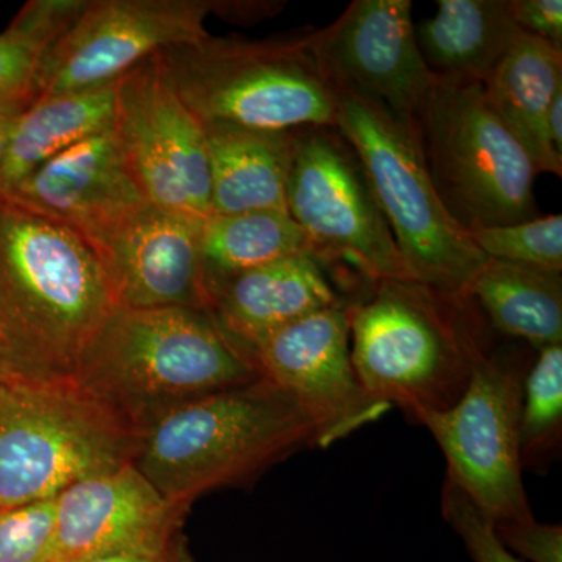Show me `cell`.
Listing matches in <instances>:
<instances>
[{
    "mask_svg": "<svg viewBox=\"0 0 562 562\" xmlns=\"http://www.w3.org/2000/svg\"><path fill=\"white\" fill-rule=\"evenodd\" d=\"M114 308L101 265L76 232L0 198V357L7 373L72 379Z\"/></svg>",
    "mask_w": 562,
    "mask_h": 562,
    "instance_id": "obj_1",
    "label": "cell"
},
{
    "mask_svg": "<svg viewBox=\"0 0 562 562\" xmlns=\"http://www.w3.org/2000/svg\"><path fill=\"white\" fill-rule=\"evenodd\" d=\"M347 312L361 386L413 420L452 408L494 350V330L471 295L420 281H379Z\"/></svg>",
    "mask_w": 562,
    "mask_h": 562,
    "instance_id": "obj_2",
    "label": "cell"
},
{
    "mask_svg": "<svg viewBox=\"0 0 562 562\" xmlns=\"http://www.w3.org/2000/svg\"><path fill=\"white\" fill-rule=\"evenodd\" d=\"M72 379L140 436L181 405L265 375L209 312L114 308Z\"/></svg>",
    "mask_w": 562,
    "mask_h": 562,
    "instance_id": "obj_3",
    "label": "cell"
},
{
    "mask_svg": "<svg viewBox=\"0 0 562 562\" xmlns=\"http://www.w3.org/2000/svg\"><path fill=\"white\" fill-rule=\"evenodd\" d=\"M306 447H322L319 425L261 379L166 414L140 432L133 462L165 501L184 508L203 492L246 482Z\"/></svg>",
    "mask_w": 562,
    "mask_h": 562,
    "instance_id": "obj_4",
    "label": "cell"
},
{
    "mask_svg": "<svg viewBox=\"0 0 562 562\" xmlns=\"http://www.w3.org/2000/svg\"><path fill=\"white\" fill-rule=\"evenodd\" d=\"M181 102L205 124L265 132L335 127V91L308 35L297 38H205L158 52Z\"/></svg>",
    "mask_w": 562,
    "mask_h": 562,
    "instance_id": "obj_5",
    "label": "cell"
},
{
    "mask_svg": "<svg viewBox=\"0 0 562 562\" xmlns=\"http://www.w3.org/2000/svg\"><path fill=\"white\" fill-rule=\"evenodd\" d=\"M139 435L74 379L0 382V509L50 501L133 461Z\"/></svg>",
    "mask_w": 562,
    "mask_h": 562,
    "instance_id": "obj_6",
    "label": "cell"
},
{
    "mask_svg": "<svg viewBox=\"0 0 562 562\" xmlns=\"http://www.w3.org/2000/svg\"><path fill=\"white\" fill-rule=\"evenodd\" d=\"M414 135L443 209L469 235L539 217L538 169L482 81L435 76Z\"/></svg>",
    "mask_w": 562,
    "mask_h": 562,
    "instance_id": "obj_7",
    "label": "cell"
},
{
    "mask_svg": "<svg viewBox=\"0 0 562 562\" xmlns=\"http://www.w3.org/2000/svg\"><path fill=\"white\" fill-rule=\"evenodd\" d=\"M333 91L335 127L357 151L413 279L465 294L487 258L443 209L416 135L382 103Z\"/></svg>",
    "mask_w": 562,
    "mask_h": 562,
    "instance_id": "obj_8",
    "label": "cell"
},
{
    "mask_svg": "<svg viewBox=\"0 0 562 562\" xmlns=\"http://www.w3.org/2000/svg\"><path fill=\"white\" fill-rule=\"evenodd\" d=\"M286 209L325 272L369 290L383 280H414L357 151L336 127L294 132Z\"/></svg>",
    "mask_w": 562,
    "mask_h": 562,
    "instance_id": "obj_9",
    "label": "cell"
},
{
    "mask_svg": "<svg viewBox=\"0 0 562 562\" xmlns=\"http://www.w3.org/2000/svg\"><path fill=\"white\" fill-rule=\"evenodd\" d=\"M531 362L522 350L494 349L452 408L416 419L441 447L446 476L494 524L535 517L519 452L524 382Z\"/></svg>",
    "mask_w": 562,
    "mask_h": 562,
    "instance_id": "obj_10",
    "label": "cell"
},
{
    "mask_svg": "<svg viewBox=\"0 0 562 562\" xmlns=\"http://www.w3.org/2000/svg\"><path fill=\"white\" fill-rule=\"evenodd\" d=\"M113 132L147 201L192 220L211 216L205 127L173 91L158 54L117 80Z\"/></svg>",
    "mask_w": 562,
    "mask_h": 562,
    "instance_id": "obj_11",
    "label": "cell"
},
{
    "mask_svg": "<svg viewBox=\"0 0 562 562\" xmlns=\"http://www.w3.org/2000/svg\"><path fill=\"white\" fill-rule=\"evenodd\" d=\"M225 7L210 0H87L47 55L36 101L113 83L158 52L205 38L206 18H224Z\"/></svg>",
    "mask_w": 562,
    "mask_h": 562,
    "instance_id": "obj_12",
    "label": "cell"
},
{
    "mask_svg": "<svg viewBox=\"0 0 562 562\" xmlns=\"http://www.w3.org/2000/svg\"><path fill=\"white\" fill-rule=\"evenodd\" d=\"M308 40L331 88L382 103L414 132L435 76L417 44L409 0H355Z\"/></svg>",
    "mask_w": 562,
    "mask_h": 562,
    "instance_id": "obj_13",
    "label": "cell"
},
{
    "mask_svg": "<svg viewBox=\"0 0 562 562\" xmlns=\"http://www.w3.org/2000/svg\"><path fill=\"white\" fill-rule=\"evenodd\" d=\"M202 222L146 202L81 239L98 258L116 308L209 312Z\"/></svg>",
    "mask_w": 562,
    "mask_h": 562,
    "instance_id": "obj_14",
    "label": "cell"
},
{
    "mask_svg": "<svg viewBox=\"0 0 562 562\" xmlns=\"http://www.w3.org/2000/svg\"><path fill=\"white\" fill-rule=\"evenodd\" d=\"M255 357L265 379L312 414L324 449L391 409L372 398L358 380L346 301L273 333L255 349Z\"/></svg>",
    "mask_w": 562,
    "mask_h": 562,
    "instance_id": "obj_15",
    "label": "cell"
},
{
    "mask_svg": "<svg viewBox=\"0 0 562 562\" xmlns=\"http://www.w3.org/2000/svg\"><path fill=\"white\" fill-rule=\"evenodd\" d=\"M180 506L161 497L135 462L81 480L55 497L54 562L116 552H166Z\"/></svg>",
    "mask_w": 562,
    "mask_h": 562,
    "instance_id": "obj_16",
    "label": "cell"
},
{
    "mask_svg": "<svg viewBox=\"0 0 562 562\" xmlns=\"http://www.w3.org/2000/svg\"><path fill=\"white\" fill-rule=\"evenodd\" d=\"M0 198L60 222L80 238L149 202L133 179L113 131L61 151Z\"/></svg>",
    "mask_w": 562,
    "mask_h": 562,
    "instance_id": "obj_17",
    "label": "cell"
},
{
    "mask_svg": "<svg viewBox=\"0 0 562 562\" xmlns=\"http://www.w3.org/2000/svg\"><path fill=\"white\" fill-rule=\"evenodd\" d=\"M206 294L211 316L254 353L292 322L342 302L328 273L310 254L210 281Z\"/></svg>",
    "mask_w": 562,
    "mask_h": 562,
    "instance_id": "obj_18",
    "label": "cell"
},
{
    "mask_svg": "<svg viewBox=\"0 0 562 562\" xmlns=\"http://www.w3.org/2000/svg\"><path fill=\"white\" fill-rule=\"evenodd\" d=\"M211 214L286 210L294 132L205 124Z\"/></svg>",
    "mask_w": 562,
    "mask_h": 562,
    "instance_id": "obj_19",
    "label": "cell"
},
{
    "mask_svg": "<svg viewBox=\"0 0 562 562\" xmlns=\"http://www.w3.org/2000/svg\"><path fill=\"white\" fill-rule=\"evenodd\" d=\"M483 85L492 109L538 172L561 177L562 155L549 138L547 113L562 88V46L522 32Z\"/></svg>",
    "mask_w": 562,
    "mask_h": 562,
    "instance_id": "obj_20",
    "label": "cell"
},
{
    "mask_svg": "<svg viewBox=\"0 0 562 562\" xmlns=\"http://www.w3.org/2000/svg\"><path fill=\"white\" fill-rule=\"evenodd\" d=\"M117 80L38 99L22 111L11 127L3 155L0 195L10 194L22 180L61 151L113 131Z\"/></svg>",
    "mask_w": 562,
    "mask_h": 562,
    "instance_id": "obj_21",
    "label": "cell"
},
{
    "mask_svg": "<svg viewBox=\"0 0 562 562\" xmlns=\"http://www.w3.org/2000/svg\"><path fill=\"white\" fill-rule=\"evenodd\" d=\"M520 33L509 0H438L436 16L416 27L422 57L435 76L482 83Z\"/></svg>",
    "mask_w": 562,
    "mask_h": 562,
    "instance_id": "obj_22",
    "label": "cell"
},
{
    "mask_svg": "<svg viewBox=\"0 0 562 562\" xmlns=\"http://www.w3.org/2000/svg\"><path fill=\"white\" fill-rule=\"evenodd\" d=\"M465 294L492 330L522 339L536 351L562 344L561 273L487 258Z\"/></svg>",
    "mask_w": 562,
    "mask_h": 562,
    "instance_id": "obj_23",
    "label": "cell"
},
{
    "mask_svg": "<svg viewBox=\"0 0 562 562\" xmlns=\"http://www.w3.org/2000/svg\"><path fill=\"white\" fill-rule=\"evenodd\" d=\"M301 254H310L308 239L286 210L211 214L201 225L205 288L210 281Z\"/></svg>",
    "mask_w": 562,
    "mask_h": 562,
    "instance_id": "obj_24",
    "label": "cell"
},
{
    "mask_svg": "<svg viewBox=\"0 0 562 562\" xmlns=\"http://www.w3.org/2000/svg\"><path fill=\"white\" fill-rule=\"evenodd\" d=\"M85 3L87 0H31L0 32V109L25 110L36 101L44 61Z\"/></svg>",
    "mask_w": 562,
    "mask_h": 562,
    "instance_id": "obj_25",
    "label": "cell"
},
{
    "mask_svg": "<svg viewBox=\"0 0 562 562\" xmlns=\"http://www.w3.org/2000/svg\"><path fill=\"white\" fill-rule=\"evenodd\" d=\"M562 439V344L538 351L524 382L519 420L522 469L546 471L560 457Z\"/></svg>",
    "mask_w": 562,
    "mask_h": 562,
    "instance_id": "obj_26",
    "label": "cell"
},
{
    "mask_svg": "<svg viewBox=\"0 0 562 562\" xmlns=\"http://www.w3.org/2000/svg\"><path fill=\"white\" fill-rule=\"evenodd\" d=\"M472 241L491 260L562 273V216L550 214L517 224L471 233Z\"/></svg>",
    "mask_w": 562,
    "mask_h": 562,
    "instance_id": "obj_27",
    "label": "cell"
},
{
    "mask_svg": "<svg viewBox=\"0 0 562 562\" xmlns=\"http://www.w3.org/2000/svg\"><path fill=\"white\" fill-rule=\"evenodd\" d=\"M55 498L0 509V562H54Z\"/></svg>",
    "mask_w": 562,
    "mask_h": 562,
    "instance_id": "obj_28",
    "label": "cell"
},
{
    "mask_svg": "<svg viewBox=\"0 0 562 562\" xmlns=\"http://www.w3.org/2000/svg\"><path fill=\"white\" fill-rule=\"evenodd\" d=\"M441 508L473 562H524L503 546L494 522L449 476L443 480Z\"/></svg>",
    "mask_w": 562,
    "mask_h": 562,
    "instance_id": "obj_29",
    "label": "cell"
},
{
    "mask_svg": "<svg viewBox=\"0 0 562 562\" xmlns=\"http://www.w3.org/2000/svg\"><path fill=\"white\" fill-rule=\"evenodd\" d=\"M503 546L524 562H562L561 524L525 520L494 524Z\"/></svg>",
    "mask_w": 562,
    "mask_h": 562,
    "instance_id": "obj_30",
    "label": "cell"
},
{
    "mask_svg": "<svg viewBox=\"0 0 562 562\" xmlns=\"http://www.w3.org/2000/svg\"><path fill=\"white\" fill-rule=\"evenodd\" d=\"M509 10L520 31L562 46L561 0H509Z\"/></svg>",
    "mask_w": 562,
    "mask_h": 562,
    "instance_id": "obj_31",
    "label": "cell"
},
{
    "mask_svg": "<svg viewBox=\"0 0 562 562\" xmlns=\"http://www.w3.org/2000/svg\"><path fill=\"white\" fill-rule=\"evenodd\" d=\"M81 562H177L169 550L166 552H116L102 554Z\"/></svg>",
    "mask_w": 562,
    "mask_h": 562,
    "instance_id": "obj_32",
    "label": "cell"
},
{
    "mask_svg": "<svg viewBox=\"0 0 562 562\" xmlns=\"http://www.w3.org/2000/svg\"><path fill=\"white\" fill-rule=\"evenodd\" d=\"M547 132L554 150L562 155V88L554 94L547 113Z\"/></svg>",
    "mask_w": 562,
    "mask_h": 562,
    "instance_id": "obj_33",
    "label": "cell"
},
{
    "mask_svg": "<svg viewBox=\"0 0 562 562\" xmlns=\"http://www.w3.org/2000/svg\"><path fill=\"white\" fill-rule=\"evenodd\" d=\"M24 110H2L0 109V171H2L3 155H5L7 143L11 127H13L14 120L20 116Z\"/></svg>",
    "mask_w": 562,
    "mask_h": 562,
    "instance_id": "obj_34",
    "label": "cell"
},
{
    "mask_svg": "<svg viewBox=\"0 0 562 562\" xmlns=\"http://www.w3.org/2000/svg\"><path fill=\"white\" fill-rule=\"evenodd\" d=\"M5 375H7L5 364H3L2 357H0V382H2V379Z\"/></svg>",
    "mask_w": 562,
    "mask_h": 562,
    "instance_id": "obj_35",
    "label": "cell"
}]
</instances>
